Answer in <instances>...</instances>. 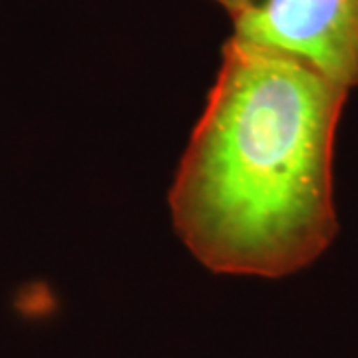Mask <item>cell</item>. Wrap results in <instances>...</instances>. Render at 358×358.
Masks as SVG:
<instances>
[{"instance_id": "cell-1", "label": "cell", "mask_w": 358, "mask_h": 358, "mask_svg": "<svg viewBox=\"0 0 358 358\" xmlns=\"http://www.w3.org/2000/svg\"><path fill=\"white\" fill-rule=\"evenodd\" d=\"M346 96L293 56L231 36L169 193L179 237L205 267L277 279L329 249Z\"/></svg>"}, {"instance_id": "cell-2", "label": "cell", "mask_w": 358, "mask_h": 358, "mask_svg": "<svg viewBox=\"0 0 358 358\" xmlns=\"http://www.w3.org/2000/svg\"><path fill=\"white\" fill-rule=\"evenodd\" d=\"M233 24L235 38L285 52L346 90L358 86V0H265Z\"/></svg>"}, {"instance_id": "cell-3", "label": "cell", "mask_w": 358, "mask_h": 358, "mask_svg": "<svg viewBox=\"0 0 358 358\" xmlns=\"http://www.w3.org/2000/svg\"><path fill=\"white\" fill-rule=\"evenodd\" d=\"M213 2L221 4V6L231 14V18H237V16H241V14L255 10L257 6H261L265 0H213Z\"/></svg>"}]
</instances>
